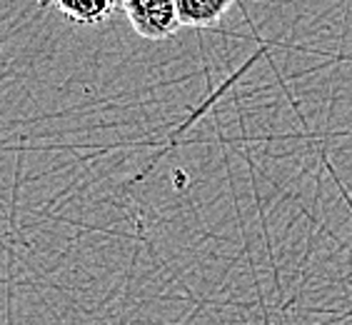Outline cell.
Listing matches in <instances>:
<instances>
[{"label": "cell", "mask_w": 352, "mask_h": 325, "mask_svg": "<svg viewBox=\"0 0 352 325\" xmlns=\"http://www.w3.org/2000/svg\"><path fill=\"white\" fill-rule=\"evenodd\" d=\"M235 0H175L185 28H212L223 21Z\"/></svg>", "instance_id": "7a4b0ae2"}, {"label": "cell", "mask_w": 352, "mask_h": 325, "mask_svg": "<svg viewBox=\"0 0 352 325\" xmlns=\"http://www.w3.org/2000/svg\"><path fill=\"white\" fill-rule=\"evenodd\" d=\"M41 8H47V6H55V0H35Z\"/></svg>", "instance_id": "277c9868"}, {"label": "cell", "mask_w": 352, "mask_h": 325, "mask_svg": "<svg viewBox=\"0 0 352 325\" xmlns=\"http://www.w3.org/2000/svg\"><path fill=\"white\" fill-rule=\"evenodd\" d=\"M255 3H270V0H255Z\"/></svg>", "instance_id": "5b68a950"}, {"label": "cell", "mask_w": 352, "mask_h": 325, "mask_svg": "<svg viewBox=\"0 0 352 325\" xmlns=\"http://www.w3.org/2000/svg\"><path fill=\"white\" fill-rule=\"evenodd\" d=\"M55 8L78 25H102L113 18L118 0H55Z\"/></svg>", "instance_id": "3957f363"}, {"label": "cell", "mask_w": 352, "mask_h": 325, "mask_svg": "<svg viewBox=\"0 0 352 325\" xmlns=\"http://www.w3.org/2000/svg\"><path fill=\"white\" fill-rule=\"evenodd\" d=\"M122 10L145 41H165L183 28L175 0H122Z\"/></svg>", "instance_id": "6da1fadb"}]
</instances>
